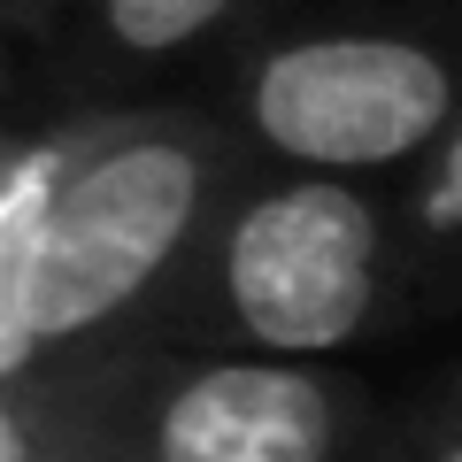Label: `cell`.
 <instances>
[{
  "label": "cell",
  "mask_w": 462,
  "mask_h": 462,
  "mask_svg": "<svg viewBox=\"0 0 462 462\" xmlns=\"http://www.w3.org/2000/svg\"><path fill=\"white\" fill-rule=\"evenodd\" d=\"M54 424H85L116 462H370L385 439L378 393L346 363L208 355V346H162L116 370L85 409Z\"/></svg>",
  "instance_id": "4"
},
{
  "label": "cell",
  "mask_w": 462,
  "mask_h": 462,
  "mask_svg": "<svg viewBox=\"0 0 462 462\" xmlns=\"http://www.w3.org/2000/svg\"><path fill=\"white\" fill-rule=\"evenodd\" d=\"M431 393H439V401H455V409H462V363H455V370H447V378H439V385H431Z\"/></svg>",
  "instance_id": "9"
},
{
  "label": "cell",
  "mask_w": 462,
  "mask_h": 462,
  "mask_svg": "<svg viewBox=\"0 0 462 462\" xmlns=\"http://www.w3.org/2000/svg\"><path fill=\"white\" fill-rule=\"evenodd\" d=\"M62 8H69V0H62Z\"/></svg>",
  "instance_id": "10"
},
{
  "label": "cell",
  "mask_w": 462,
  "mask_h": 462,
  "mask_svg": "<svg viewBox=\"0 0 462 462\" xmlns=\"http://www.w3.org/2000/svg\"><path fill=\"white\" fill-rule=\"evenodd\" d=\"M0 462H116L85 424H47V431H0Z\"/></svg>",
  "instance_id": "8"
},
{
  "label": "cell",
  "mask_w": 462,
  "mask_h": 462,
  "mask_svg": "<svg viewBox=\"0 0 462 462\" xmlns=\"http://www.w3.org/2000/svg\"><path fill=\"white\" fill-rule=\"evenodd\" d=\"M208 100L270 170L393 185L462 116V0L270 8Z\"/></svg>",
  "instance_id": "2"
},
{
  "label": "cell",
  "mask_w": 462,
  "mask_h": 462,
  "mask_svg": "<svg viewBox=\"0 0 462 462\" xmlns=\"http://www.w3.org/2000/svg\"><path fill=\"white\" fill-rule=\"evenodd\" d=\"M393 208H401V247H409L416 324L455 316L462 309V116L439 132L424 162L393 178Z\"/></svg>",
  "instance_id": "6"
},
{
  "label": "cell",
  "mask_w": 462,
  "mask_h": 462,
  "mask_svg": "<svg viewBox=\"0 0 462 462\" xmlns=\"http://www.w3.org/2000/svg\"><path fill=\"white\" fill-rule=\"evenodd\" d=\"M278 0H69L54 16V100L170 93L185 69H224V54Z\"/></svg>",
  "instance_id": "5"
},
{
  "label": "cell",
  "mask_w": 462,
  "mask_h": 462,
  "mask_svg": "<svg viewBox=\"0 0 462 462\" xmlns=\"http://www.w3.org/2000/svg\"><path fill=\"white\" fill-rule=\"evenodd\" d=\"M416 324L393 185L247 162L170 316V346L339 363Z\"/></svg>",
  "instance_id": "3"
},
{
  "label": "cell",
  "mask_w": 462,
  "mask_h": 462,
  "mask_svg": "<svg viewBox=\"0 0 462 462\" xmlns=\"http://www.w3.org/2000/svg\"><path fill=\"white\" fill-rule=\"evenodd\" d=\"M370 462H462V409L455 401H416L401 424H385V439H378V455Z\"/></svg>",
  "instance_id": "7"
},
{
  "label": "cell",
  "mask_w": 462,
  "mask_h": 462,
  "mask_svg": "<svg viewBox=\"0 0 462 462\" xmlns=\"http://www.w3.org/2000/svg\"><path fill=\"white\" fill-rule=\"evenodd\" d=\"M247 162L208 93L23 116L0 162V424H54L162 355Z\"/></svg>",
  "instance_id": "1"
}]
</instances>
